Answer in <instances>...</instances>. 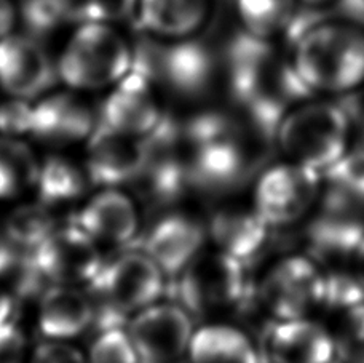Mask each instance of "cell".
Listing matches in <instances>:
<instances>
[{
  "mask_svg": "<svg viewBox=\"0 0 364 363\" xmlns=\"http://www.w3.org/2000/svg\"><path fill=\"white\" fill-rule=\"evenodd\" d=\"M165 274L144 251L128 246L88 282V290L97 291L123 314L152 306L164 295Z\"/></svg>",
  "mask_w": 364,
  "mask_h": 363,
  "instance_id": "obj_5",
  "label": "cell"
},
{
  "mask_svg": "<svg viewBox=\"0 0 364 363\" xmlns=\"http://www.w3.org/2000/svg\"><path fill=\"white\" fill-rule=\"evenodd\" d=\"M74 226L93 238L127 246L134 241L138 231V213L127 196L104 191L75 216Z\"/></svg>",
  "mask_w": 364,
  "mask_h": 363,
  "instance_id": "obj_18",
  "label": "cell"
},
{
  "mask_svg": "<svg viewBox=\"0 0 364 363\" xmlns=\"http://www.w3.org/2000/svg\"><path fill=\"white\" fill-rule=\"evenodd\" d=\"M206 61L192 41L168 42L159 48V83L165 82L174 92L193 93L201 87Z\"/></svg>",
  "mask_w": 364,
  "mask_h": 363,
  "instance_id": "obj_23",
  "label": "cell"
},
{
  "mask_svg": "<svg viewBox=\"0 0 364 363\" xmlns=\"http://www.w3.org/2000/svg\"><path fill=\"white\" fill-rule=\"evenodd\" d=\"M356 263L360 264V268H361V274H360V277L363 278V282H364V245H363V248H361V251H360L358 258H356Z\"/></svg>",
  "mask_w": 364,
  "mask_h": 363,
  "instance_id": "obj_37",
  "label": "cell"
},
{
  "mask_svg": "<svg viewBox=\"0 0 364 363\" xmlns=\"http://www.w3.org/2000/svg\"><path fill=\"white\" fill-rule=\"evenodd\" d=\"M93 320V307L83 291L53 285L41 298L38 328L51 340H68L85 332Z\"/></svg>",
  "mask_w": 364,
  "mask_h": 363,
  "instance_id": "obj_20",
  "label": "cell"
},
{
  "mask_svg": "<svg viewBox=\"0 0 364 363\" xmlns=\"http://www.w3.org/2000/svg\"><path fill=\"white\" fill-rule=\"evenodd\" d=\"M41 165L31 147L18 138L0 136V199L16 197L37 183Z\"/></svg>",
  "mask_w": 364,
  "mask_h": 363,
  "instance_id": "obj_25",
  "label": "cell"
},
{
  "mask_svg": "<svg viewBox=\"0 0 364 363\" xmlns=\"http://www.w3.org/2000/svg\"><path fill=\"white\" fill-rule=\"evenodd\" d=\"M16 9L11 0H0V38L11 34L16 23Z\"/></svg>",
  "mask_w": 364,
  "mask_h": 363,
  "instance_id": "obj_35",
  "label": "cell"
},
{
  "mask_svg": "<svg viewBox=\"0 0 364 363\" xmlns=\"http://www.w3.org/2000/svg\"><path fill=\"white\" fill-rule=\"evenodd\" d=\"M336 341V357L342 363H364V304L346 312Z\"/></svg>",
  "mask_w": 364,
  "mask_h": 363,
  "instance_id": "obj_30",
  "label": "cell"
},
{
  "mask_svg": "<svg viewBox=\"0 0 364 363\" xmlns=\"http://www.w3.org/2000/svg\"><path fill=\"white\" fill-rule=\"evenodd\" d=\"M55 231V218L43 204L18 206L5 223V236L21 250L37 248Z\"/></svg>",
  "mask_w": 364,
  "mask_h": 363,
  "instance_id": "obj_27",
  "label": "cell"
},
{
  "mask_svg": "<svg viewBox=\"0 0 364 363\" xmlns=\"http://www.w3.org/2000/svg\"><path fill=\"white\" fill-rule=\"evenodd\" d=\"M32 106L28 100L11 98L0 105V133L2 136L18 138L31 133Z\"/></svg>",
  "mask_w": 364,
  "mask_h": 363,
  "instance_id": "obj_32",
  "label": "cell"
},
{
  "mask_svg": "<svg viewBox=\"0 0 364 363\" xmlns=\"http://www.w3.org/2000/svg\"><path fill=\"white\" fill-rule=\"evenodd\" d=\"M138 363H184L193 336L191 314L174 304L142 309L129 323Z\"/></svg>",
  "mask_w": 364,
  "mask_h": 363,
  "instance_id": "obj_8",
  "label": "cell"
},
{
  "mask_svg": "<svg viewBox=\"0 0 364 363\" xmlns=\"http://www.w3.org/2000/svg\"><path fill=\"white\" fill-rule=\"evenodd\" d=\"M307 242L320 261H355L364 245V223L353 213L324 210L309 226Z\"/></svg>",
  "mask_w": 364,
  "mask_h": 363,
  "instance_id": "obj_19",
  "label": "cell"
},
{
  "mask_svg": "<svg viewBox=\"0 0 364 363\" xmlns=\"http://www.w3.org/2000/svg\"><path fill=\"white\" fill-rule=\"evenodd\" d=\"M95 127L90 107L70 93L51 95L32 106L31 135L50 144L85 140Z\"/></svg>",
  "mask_w": 364,
  "mask_h": 363,
  "instance_id": "obj_17",
  "label": "cell"
},
{
  "mask_svg": "<svg viewBox=\"0 0 364 363\" xmlns=\"http://www.w3.org/2000/svg\"><path fill=\"white\" fill-rule=\"evenodd\" d=\"M264 354L270 363H333L336 341L315 322L278 320L265 333Z\"/></svg>",
  "mask_w": 364,
  "mask_h": 363,
  "instance_id": "obj_16",
  "label": "cell"
},
{
  "mask_svg": "<svg viewBox=\"0 0 364 363\" xmlns=\"http://www.w3.org/2000/svg\"><path fill=\"white\" fill-rule=\"evenodd\" d=\"M323 304L329 309L347 310L364 304V282L360 275L333 272L324 282Z\"/></svg>",
  "mask_w": 364,
  "mask_h": 363,
  "instance_id": "obj_29",
  "label": "cell"
},
{
  "mask_svg": "<svg viewBox=\"0 0 364 363\" xmlns=\"http://www.w3.org/2000/svg\"><path fill=\"white\" fill-rule=\"evenodd\" d=\"M320 172L286 162L267 168L256 186V211L269 226L296 223L314 205Z\"/></svg>",
  "mask_w": 364,
  "mask_h": 363,
  "instance_id": "obj_7",
  "label": "cell"
},
{
  "mask_svg": "<svg viewBox=\"0 0 364 363\" xmlns=\"http://www.w3.org/2000/svg\"><path fill=\"white\" fill-rule=\"evenodd\" d=\"M269 228L257 211L220 210L211 218L210 236L219 251L248 263L265 246Z\"/></svg>",
  "mask_w": 364,
  "mask_h": 363,
  "instance_id": "obj_21",
  "label": "cell"
},
{
  "mask_svg": "<svg viewBox=\"0 0 364 363\" xmlns=\"http://www.w3.org/2000/svg\"><path fill=\"white\" fill-rule=\"evenodd\" d=\"M188 359L192 363H261L248 336L229 325H206L195 332Z\"/></svg>",
  "mask_w": 364,
  "mask_h": 363,
  "instance_id": "obj_22",
  "label": "cell"
},
{
  "mask_svg": "<svg viewBox=\"0 0 364 363\" xmlns=\"http://www.w3.org/2000/svg\"><path fill=\"white\" fill-rule=\"evenodd\" d=\"M213 0H136L134 18L147 36L165 42L192 41L205 29Z\"/></svg>",
  "mask_w": 364,
  "mask_h": 363,
  "instance_id": "obj_15",
  "label": "cell"
},
{
  "mask_svg": "<svg viewBox=\"0 0 364 363\" xmlns=\"http://www.w3.org/2000/svg\"><path fill=\"white\" fill-rule=\"evenodd\" d=\"M38 197L43 205H58L79 199L85 192V177L63 157H50L41 165L37 177Z\"/></svg>",
  "mask_w": 364,
  "mask_h": 363,
  "instance_id": "obj_26",
  "label": "cell"
},
{
  "mask_svg": "<svg viewBox=\"0 0 364 363\" xmlns=\"http://www.w3.org/2000/svg\"><path fill=\"white\" fill-rule=\"evenodd\" d=\"M168 285V295L191 315H206L230 307L243 309L255 291L246 274V263L219 250L198 255Z\"/></svg>",
  "mask_w": 364,
  "mask_h": 363,
  "instance_id": "obj_3",
  "label": "cell"
},
{
  "mask_svg": "<svg viewBox=\"0 0 364 363\" xmlns=\"http://www.w3.org/2000/svg\"><path fill=\"white\" fill-rule=\"evenodd\" d=\"M297 0H235L237 18L250 37L261 42L277 38L294 19Z\"/></svg>",
  "mask_w": 364,
  "mask_h": 363,
  "instance_id": "obj_24",
  "label": "cell"
},
{
  "mask_svg": "<svg viewBox=\"0 0 364 363\" xmlns=\"http://www.w3.org/2000/svg\"><path fill=\"white\" fill-rule=\"evenodd\" d=\"M31 363H85L77 349L60 342H45L36 349Z\"/></svg>",
  "mask_w": 364,
  "mask_h": 363,
  "instance_id": "obj_33",
  "label": "cell"
},
{
  "mask_svg": "<svg viewBox=\"0 0 364 363\" xmlns=\"http://www.w3.org/2000/svg\"><path fill=\"white\" fill-rule=\"evenodd\" d=\"M164 114L155 96V83L127 74L102 102L100 122L120 133L142 138Z\"/></svg>",
  "mask_w": 364,
  "mask_h": 363,
  "instance_id": "obj_14",
  "label": "cell"
},
{
  "mask_svg": "<svg viewBox=\"0 0 364 363\" xmlns=\"http://www.w3.org/2000/svg\"><path fill=\"white\" fill-rule=\"evenodd\" d=\"M205 242V229L198 221L184 215H168L155 223L144 237L127 246L144 251L170 278L179 275Z\"/></svg>",
  "mask_w": 364,
  "mask_h": 363,
  "instance_id": "obj_12",
  "label": "cell"
},
{
  "mask_svg": "<svg viewBox=\"0 0 364 363\" xmlns=\"http://www.w3.org/2000/svg\"><path fill=\"white\" fill-rule=\"evenodd\" d=\"M58 69L31 36L0 38V87L11 98L32 100L53 85Z\"/></svg>",
  "mask_w": 364,
  "mask_h": 363,
  "instance_id": "obj_10",
  "label": "cell"
},
{
  "mask_svg": "<svg viewBox=\"0 0 364 363\" xmlns=\"http://www.w3.org/2000/svg\"><path fill=\"white\" fill-rule=\"evenodd\" d=\"M24 336L15 323L0 325V363H21Z\"/></svg>",
  "mask_w": 364,
  "mask_h": 363,
  "instance_id": "obj_34",
  "label": "cell"
},
{
  "mask_svg": "<svg viewBox=\"0 0 364 363\" xmlns=\"http://www.w3.org/2000/svg\"><path fill=\"white\" fill-rule=\"evenodd\" d=\"M352 120L346 109L328 98L297 102L279 115L275 140L286 159L326 172L348 152Z\"/></svg>",
  "mask_w": 364,
  "mask_h": 363,
  "instance_id": "obj_2",
  "label": "cell"
},
{
  "mask_svg": "<svg viewBox=\"0 0 364 363\" xmlns=\"http://www.w3.org/2000/svg\"><path fill=\"white\" fill-rule=\"evenodd\" d=\"M291 68L316 95L341 96L364 87V28L346 19L311 26L296 42Z\"/></svg>",
  "mask_w": 364,
  "mask_h": 363,
  "instance_id": "obj_1",
  "label": "cell"
},
{
  "mask_svg": "<svg viewBox=\"0 0 364 363\" xmlns=\"http://www.w3.org/2000/svg\"><path fill=\"white\" fill-rule=\"evenodd\" d=\"M142 147L134 136L117 132L97 122L88 136L87 170L96 186L132 184L142 168Z\"/></svg>",
  "mask_w": 364,
  "mask_h": 363,
  "instance_id": "obj_13",
  "label": "cell"
},
{
  "mask_svg": "<svg viewBox=\"0 0 364 363\" xmlns=\"http://www.w3.org/2000/svg\"><path fill=\"white\" fill-rule=\"evenodd\" d=\"M299 5L309 6V9H315V10H321V9H329L334 4L339 2V0H297Z\"/></svg>",
  "mask_w": 364,
  "mask_h": 363,
  "instance_id": "obj_36",
  "label": "cell"
},
{
  "mask_svg": "<svg viewBox=\"0 0 364 363\" xmlns=\"http://www.w3.org/2000/svg\"><path fill=\"white\" fill-rule=\"evenodd\" d=\"M133 45L109 23H85L74 32L58 61V75L74 90L117 85L132 66Z\"/></svg>",
  "mask_w": 364,
  "mask_h": 363,
  "instance_id": "obj_4",
  "label": "cell"
},
{
  "mask_svg": "<svg viewBox=\"0 0 364 363\" xmlns=\"http://www.w3.org/2000/svg\"><path fill=\"white\" fill-rule=\"evenodd\" d=\"M19 16L31 37H45L69 21L68 0H23Z\"/></svg>",
  "mask_w": 364,
  "mask_h": 363,
  "instance_id": "obj_28",
  "label": "cell"
},
{
  "mask_svg": "<svg viewBox=\"0 0 364 363\" xmlns=\"http://www.w3.org/2000/svg\"><path fill=\"white\" fill-rule=\"evenodd\" d=\"M32 253L50 283L68 287L83 282L88 283L104 264L93 237L74 224L55 231Z\"/></svg>",
  "mask_w": 364,
  "mask_h": 363,
  "instance_id": "obj_9",
  "label": "cell"
},
{
  "mask_svg": "<svg viewBox=\"0 0 364 363\" xmlns=\"http://www.w3.org/2000/svg\"><path fill=\"white\" fill-rule=\"evenodd\" d=\"M324 282L326 275L315 259L291 256L265 275L257 298L277 320L304 319L309 309L323 304Z\"/></svg>",
  "mask_w": 364,
  "mask_h": 363,
  "instance_id": "obj_6",
  "label": "cell"
},
{
  "mask_svg": "<svg viewBox=\"0 0 364 363\" xmlns=\"http://www.w3.org/2000/svg\"><path fill=\"white\" fill-rule=\"evenodd\" d=\"M138 354L123 330H109L97 335L90 349V363H138Z\"/></svg>",
  "mask_w": 364,
  "mask_h": 363,
  "instance_id": "obj_31",
  "label": "cell"
},
{
  "mask_svg": "<svg viewBox=\"0 0 364 363\" xmlns=\"http://www.w3.org/2000/svg\"><path fill=\"white\" fill-rule=\"evenodd\" d=\"M250 170L246 147L229 135L193 149V159L187 164L188 186L218 196L243 184Z\"/></svg>",
  "mask_w": 364,
  "mask_h": 363,
  "instance_id": "obj_11",
  "label": "cell"
}]
</instances>
